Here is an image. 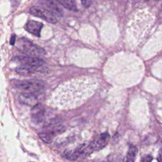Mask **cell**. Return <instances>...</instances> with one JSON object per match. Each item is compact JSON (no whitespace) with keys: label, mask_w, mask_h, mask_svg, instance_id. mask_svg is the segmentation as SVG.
I'll return each mask as SVG.
<instances>
[{"label":"cell","mask_w":162,"mask_h":162,"mask_svg":"<svg viewBox=\"0 0 162 162\" xmlns=\"http://www.w3.org/2000/svg\"><path fill=\"white\" fill-rule=\"evenodd\" d=\"M94 86V80L87 77L69 80L55 91L53 102L60 108L77 107L93 94Z\"/></svg>","instance_id":"obj_1"},{"label":"cell","mask_w":162,"mask_h":162,"mask_svg":"<svg viewBox=\"0 0 162 162\" xmlns=\"http://www.w3.org/2000/svg\"><path fill=\"white\" fill-rule=\"evenodd\" d=\"M17 48L29 56L38 57L40 55L45 54L44 50L34 45L31 40L24 37L20 38L18 40Z\"/></svg>","instance_id":"obj_2"},{"label":"cell","mask_w":162,"mask_h":162,"mask_svg":"<svg viewBox=\"0 0 162 162\" xmlns=\"http://www.w3.org/2000/svg\"><path fill=\"white\" fill-rule=\"evenodd\" d=\"M13 85L17 88L24 91V93L34 94L41 91L45 88L43 82L36 80H15L13 82Z\"/></svg>","instance_id":"obj_3"},{"label":"cell","mask_w":162,"mask_h":162,"mask_svg":"<svg viewBox=\"0 0 162 162\" xmlns=\"http://www.w3.org/2000/svg\"><path fill=\"white\" fill-rule=\"evenodd\" d=\"M30 13L34 16L44 19L48 22L51 24H56L57 22L56 18L47 8L38 6H32L30 8Z\"/></svg>","instance_id":"obj_4"},{"label":"cell","mask_w":162,"mask_h":162,"mask_svg":"<svg viewBox=\"0 0 162 162\" xmlns=\"http://www.w3.org/2000/svg\"><path fill=\"white\" fill-rule=\"evenodd\" d=\"M16 62L20 63L22 66L26 67H41L45 64V62L39 57H34L29 56H19L14 58Z\"/></svg>","instance_id":"obj_5"},{"label":"cell","mask_w":162,"mask_h":162,"mask_svg":"<svg viewBox=\"0 0 162 162\" xmlns=\"http://www.w3.org/2000/svg\"><path fill=\"white\" fill-rule=\"evenodd\" d=\"M110 135L107 133H103L97 136L88 146L90 151H96L105 148L108 143Z\"/></svg>","instance_id":"obj_6"},{"label":"cell","mask_w":162,"mask_h":162,"mask_svg":"<svg viewBox=\"0 0 162 162\" xmlns=\"http://www.w3.org/2000/svg\"><path fill=\"white\" fill-rule=\"evenodd\" d=\"M91 152L89 150L88 146H79L77 148L74 150H69L65 152V156L66 158H67L69 160L72 161H75L78 160L81 156L84 155H86L88 153Z\"/></svg>","instance_id":"obj_7"},{"label":"cell","mask_w":162,"mask_h":162,"mask_svg":"<svg viewBox=\"0 0 162 162\" xmlns=\"http://www.w3.org/2000/svg\"><path fill=\"white\" fill-rule=\"evenodd\" d=\"M18 100L22 104L30 107H35L37 103L38 98L36 94L24 93L19 95Z\"/></svg>","instance_id":"obj_8"},{"label":"cell","mask_w":162,"mask_h":162,"mask_svg":"<svg viewBox=\"0 0 162 162\" xmlns=\"http://www.w3.org/2000/svg\"><path fill=\"white\" fill-rule=\"evenodd\" d=\"M46 69L42 68L41 67H26V66H20L16 69V72L20 75L29 76L32 75L37 72H45Z\"/></svg>","instance_id":"obj_9"},{"label":"cell","mask_w":162,"mask_h":162,"mask_svg":"<svg viewBox=\"0 0 162 162\" xmlns=\"http://www.w3.org/2000/svg\"><path fill=\"white\" fill-rule=\"evenodd\" d=\"M43 24L35 20H29L26 26V30L32 34L39 37Z\"/></svg>","instance_id":"obj_10"},{"label":"cell","mask_w":162,"mask_h":162,"mask_svg":"<svg viewBox=\"0 0 162 162\" xmlns=\"http://www.w3.org/2000/svg\"><path fill=\"white\" fill-rule=\"evenodd\" d=\"M42 3H43V5L48 8L47 10L53 15H56L58 17L63 15V10L57 5V2L54 1H45L43 2Z\"/></svg>","instance_id":"obj_11"},{"label":"cell","mask_w":162,"mask_h":162,"mask_svg":"<svg viewBox=\"0 0 162 162\" xmlns=\"http://www.w3.org/2000/svg\"><path fill=\"white\" fill-rule=\"evenodd\" d=\"M137 153V149L134 146H131L128 151L127 155L124 159L123 162H134Z\"/></svg>","instance_id":"obj_12"},{"label":"cell","mask_w":162,"mask_h":162,"mask_svg":"<svg viewBox=\"0 0 162 162\" xmlns=\"http://www.w3.org/2000/svg\"><path fill=\"white\" fill-rule=\"evenodd\" d=\"M57 2L68 10L75 12L77 11L76 3L74 1H72V0H60V1H58Z\"/></svg>","instance_id":"obj_13"},{"label":"cell","mask_w":162,"mask_h":162,"mask_svg":"<svg viewBox=\"0 0 162 162\" xmlns=\"http://www.w3.org/2000/svg\"><path fill=\"white\" fill-rule=\"evenodd\" d=\"M39 137L46 143H50L52 141L51 136L48 133H45V132L40 133L39 134Z\"/></svg>","instance_id":"obj_14"},{"label":"cell","mask_w":162,"mask_h":162,"mask_svg":"<svg viewBox=\"0 0 162 162\" xmlns=\"http://www.w3.org/2000/svg\"><path fill=\"white\" fill-rule=\"evenodd\" d=\"M153 160L152 156L150 155H146L141 158V162H151Z\"/></svg>","instance_id":"obj_15"},{"label":"cell","mask_w":162,"mask_h":162,"mask_svg":"<svg viewBox=\"0 0 162 162\" xmlns=\"http://www.w3.org/2000/svg\"><path fill=\"white\" fill-rule=\"evenodd\" d=\"M91 3L92 2L91 1H89V0H85V1H82L83 5L84 7H89L91 5Z\"/></svg>","instance_id":"obj_16"},{"label":"cell","mask_w":162,"mask_h":162,"mask_svg":"<svg viewBox=\"0 0 162 162\" xmlns=\"http://www.w3.org/2000/svg\"><path fill=\"white\" fill-rule=\"evenodd\" d=\"M15 35H12V37H11V39H10V45H15Z\"/></svg>","instance_id":"obj_17"},{"label":"cell","mask_w":162,"mask_h":162,"mask_svg":"<svg viewBox=\"0 0 162 162\" xmlns=\"http://www.w3.org/2000/svg\"><path fill=\"white\" fill-rule=\"evenodd\" d=\"M161 153H160V155H159V160H158L159 162H161Z\"/></svg>","instance_id":"obj_18"}]
</instances>
